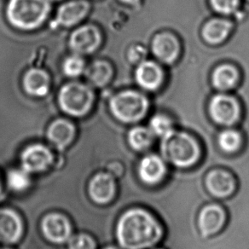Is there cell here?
<instances>
[{"label":"cell","instance_id":"obj_1","mask_svg":"<svg viewBox=\"0 0 249 249\" xmlns=\"http://www.w3.org/2000/svg\"><path fill=\"white\" fill-rule=\"evenodd\" d=\"M162 235L160 225L152 215L143 210H132L124 213L119 222L117 236L126 249L150 248Z\"/></svg>","mask_w":249,"mask_h":249},{"label":"cell","instance_id":"obj_2","mask_svg":"<svg viewBox=\"0 0 249 249\" xmlns=\"http://www.w3.org/2000/svg\"><path fill=\"white\" fill-rule=\"evenodd\" d=\"M50 11L48 0H11L7 17L11 24L25 30L38 28Z\"/></svg>","mask_w":249,"mask_h":249},{"label":"cell","instance_id":"obj_3","mask_svg":"<svg viewBox=\"0 0 249 249\" xmlns=\"http://www.w3.org/2000/svg\"><path fill=\"white\" fill-rule=\"evenodd\" d=\"M161 148L166 159L180 167L193 165L199 156L197 144L191 137L173 131L163 138Z\"/></svg>","mask_w":249,"mask_h":249},{"label":"cell","instance_id":"obj_4","mask_svg":"<svg viewBox=\"0 0 249 249\" xmlns=\"http://www.w3.org/2000/svg\"><path fill=\"white\" fill-rule=\"evenodd\" d=\"M93 94L85 85L70 83L62 87L59 94V104L62 110L73 116H82L89 111Z\"/></svg>","mask_w":249,"mask_h":249},{"label":"cell","instance_id":"obj_5","mask_svg":"<svg viewBox=\"0 0 249 249\" xmlns=\"http://www.w3.org/2000/svg\"><path fill=\"white\" fill-rule=\"evenodd\" d=\"M111 110L115 117L124 122L139 121L144 115L148 107L145 97L137 92L125 91L112 99Z\"/></svg>","mask_w":249,"mask_h":249},{"label":"cell","instance_id":"obj_6","mask_svg":"<svg viewBox=\"0 0 249 249\" xmlns=\"http://www.w3.org/2000/svg\"><path fill=\"white\" fill-rule=\"evenodd\" d=\"M99 32L93 26H84L73 32L70 37V46L77 54L94 52L100 44Z\"/></svg>","mask_w":249,"mask_h":249},{"label":"cell","instance_id":"obj_7","mask_svg":"<svg viewBox=\"0 0 249 249\" xmlns=\"http://www.w3.org/2000/svg\"><path fill=\"white\" fill-rule=\"evenodd\" d=\"M212 116L221 124H230L237 118L238 107L235 101L227 96H217L210 105Z\"/></svg>","mask_w":249,"mask_h":249},{"label":"cell","instance_id":"obj_8","mask_svg":"<svg viewBox=\"0 0 249 249\" xmlns=\"http://www.w3.org/2000/svg\"><path fill=\"white\" fill-rule=\"evenodd\" d=\"M21 160L25 171L40 172L51 164L52 156L44 146L33 145L23 152Z\"/></svg>","mask_w":249,"mask_h":249},{"label":"cell","instance_id":"obj_9","mask_svg":"<svg viewBox=\"0 0 249 249\" xmlns=\"http://www.w3.org/2000/svg\"><path fill=\"white\" fill-rule=\"evenodd\" d=\"M225 222V213L222 208L216 205L207 206L199 215L198 225L202 235L205 236L218 232Z\"/></svg>","mask_w":249,"mask_h":249},{"label":"cell","instance_id":"obj_10","mask_svg":"<svg viewBox=\"0 0 249 249\" xmlns=\"http://www.w3.org/2000/svg\"><path fill=\"white\" fill-rule=\"evenodd\" d=\"M43 231L47 238L55 242H63L70 237V223L59 214H51L43 221Z\"/></svg>","mask_w":249,"mask_h":249},{"label":"cell","instance_id":"obj_11","mask_svg":"<svg viewBox=\"0 0 249 249\" xmlns=\"http://www.w3.org/2000/svg\"><path fill=\"white\" fill-rule=\"evenodd\" d=\"M207 185L212 194L218 197H225L235 190V181L227 172L216 170L208 174Z\"/></svg>","mask_w":249,"mask_h":249},{"label":"cell","instance_id":"obj_12","mask_svg":"<svg viewBox=\"0 0 249 249\" xmlns=\"http://www.w3.org/2000/svg\"><path fill=\"white\" fill-rule=\"evenodd\" d=\"M22 231L20 218L14 212L0 210V240L6 242L18 241Z\"/></svg>","mask_w":249,"mask_h":249},{"label":"cell","instance_id":"obj_13","mask_svg":"<svg viewBox=\"0 0 249 249\" xmlns=\"http://www.w3.org/2000/svg\"><path fill=\"white\" fill-rule=\"evenodd\" d=\"M166 173V166L162 160L156 156L145 157L139 166L141 179L149 184H155L162 179Z\"/></svg>","mask_w":249,"mask_h":249},{"label":"cell","instance_id":"obj_14","mask_svg":"<svg viewBox=\"0 0 249 249\" xmlns=\"http://www.w3.org/2000/svg\"><path fill=\"white\" fill-rule=\"evenodd\" d=\"M88 4L84 1H74L63 4L58 10L56 21L59 24L70 27L77 22L87 15Z\"/></svg>","mask_w":249,"mask_h":249},{"label":"cell","instance_id":"obj_15","mask_svg":"<svg viewBox=\"0 0 249 249\" xmlns=\"http://www.w3.org/2000/svg\"><path fill=\"white\" fill-rule=\"evenodd\" d=\"M90 193L94 201L106 203L113 197L114 183L109 175L99 174L94 178L90 185Z\"/></svg>","mask_w":249,"mask_h":249},{"label":"cell","instance_id":"obj_16","mask_svg":"<svg viewBox=\"0 0 249 249\" xmlns=\"http://www.w3.org/2000/svg\"><path fill=\"white\" fill-rule=\"evenodd\" d=\"M23 85L28 93L43 97L48 92L50 80L48 75L43 70L35 69L26 73Z\"/></svg>","mask_w":249,"mask_h":249},{"label":"cell","instance_id":"obj_17","mask_svg":"<svg viewBox=\"0 0 249 249\" xmlns=\"http://www.w3.org/2000/svg\"><path fill=\"white\" fill-rule=\"evenodd\" d=\"M74 128L73 124L64 120L53 122L48 131V138L60 149H63L70 143L73 138Z\"/></svg>","mask_w":249,"mask_h":249},{"label":"cell","instance_id":"obj_18","mask_svg":"<svg viewBox=\"0 0 249 249\" xmlns=\"http://www.w3.org/2000/svg\"><path fill=\"white\" fill-rule=\"evenodd\" d=\"M161 72L154 62H142L136 72V78L140 86L146 89H155L161 81Z\"/></svg>","mask_w":249,"mask_h":249},{"label":"cell","instance_id":"obj_19","mask_svg":"<svg viewBox=\"0 0 249 249\" xmlns=\"http://www.w3.org/2000/svg\"><path fill=\"white\" fill-rule=\"evenodd\" d=\"M153 52L164 62H172L178 53L176 40L171 35H158L153 42Z\"/></svg>","mask_w":249,"mask_h":249},{"label":"cell","instance_id":"obj_20","mask_svg":"<svg viewBox=\"0 0 249 249\" xmlns=\"http://www.w3.org/2000/svg\"><path fill=\"white\" fill-rule=\"evenodd\" d=\"M110 67L107 62L97 61L92 63L87 70V76L90 83L95 87H103L111 76Z\"/></svg>","mask_w":249,"mask_h":249},{"label":"cell","instance_id":"obj_21","mask_svg":"<svg viewBox=\"0 0 249 249\" xmlns=\"http://www.w3.org/2000/svg\"><path fill=\"white\" fill-rule=\"evenodd\" d=\"M230 29L231 24L228 21L213 20L206 25L203 30V35L208 41L217 43L221 41L226 37Z\"/></svg>","mask_w":249,"mask_h":249},{"label":"cell","instance_id":"obj_22","mask_svg":"<svg viewBox=\"0 0 249 249\" xmlns=\"http://www.w3.org/2000/svg\"><path fill=\"white\" fill-rule=\"evenodd\" d=\"M236 76V72L231 67H220L213 74V83L219 89H228L235 83Z\"/></svg>","mask_w":249,"mask_h":249},{"label":"cell","instance_id":"obj_23","mask_svg":"<svg viewBox=\"0 0 249 249\" xmlns=\"http://www.w3.org/2000/svg\"><path fill=\"white\" fill-rule=\"evenodd\" d=\"M129 142L138 150L146 149L152 142V133L143 127H136L129 133Z\"/></svg>","mask_w":249,"mask_h":249},{"label":"cell","instance_id":"obj_24","mask_svg":"<svg viewBox=\"0 0 249 249\" xmlns=\"http://www.w3.org/2000/svg\"><path fill=\"white\" fill-rule=\"evenodd\" d=\"M8 182L12 190L16 191H24L29 185V178L27 171H11L8 176Z\"/></svg>","mask_w":249,"mask_h":249},{"label":"cell","instance_id":"obj_25","mask_svg":"<svg viewBox=\"0 0 249 249\" xmlns=\"http://www.w3.org/2000/svg\"><path fill=\"white\" fill-rule=\"evenodd\" d=\"M85 69V62L83 59L79 55H72L66 59L63 64L64 73L68 76L77 77L81 74Z\"/></svg>","mask_w":249,"mask_h":249},{"label":"cell","instance_id":"obj_26","mask_svg":"<svg viewBox=\"0 0 249 249\" xmlns=\"http://www.w3.org/2000/svg\"><path fill=\"white\" fill-rule=\"evenodd\" d=\"M240 136L237 132L234 131H226L221 133V135L219 136L218 139V142L219 145L221 146L223 149H225V151H234L238 148L240 144Z\"/></svg>","mask_w":249,"mask_h":249},{"label":"cell","instance_id":"obj_27","mask_svg":"<svg viewBox=\"0 0 249 249\" xmlns=\"http://www.w3.org/2000/svg\"><path fill=\"white\" fill-rule=\"evenodd\" d=\"M151 129L156 135L164 138L165 136L173 132L169 120L162 115H156L150 122Z\"/></svg>","mask_w":249,"mask_h":249},{"label":"cell","instance_id":"obj_28","mask_svg":"<svg viewBox=\"0 0 249 249\" xmlns=\"http://www.w3.org/2000/svg\"><path fill=\"white\" fill-rule=\"evenodd\" d=\"M94 242L86 235H79L70 240V249H94Z\"/></svg>","mask_w":249,"mask_h":249},{"label":"cell","instance_id":"obj_29","mask_svg":"<svg viewBox=\"0 0 249 249\" xmlns=\"http://www.w3.org/2000/svg\"><path fill=\"white\" fill-rule=\"evenodd\" d=\"M215 10L228 14L235 11L237 5V0H211Z\"/></svg>","mask_w":249,"mask_h":249},{"label":"cell","instance_id":"obj_30","mask_svg":"<svg viewBox=\"0 0 249 249\" xmlns=\"http://www.w3.org/2000/svg\"><path fill=\"white\" fill-rule=\"evenodd\" d=\"M121 1L125 2V3H129V4H134L136 2H138L139 0H121Z\"/></svg>","mask_w":249,"mask_h":249},{"label":"cell","instance_id":"obj_31","mask_svg":"<svg viewBox=\"0 0 249 249\" xmlns=\"http://www.w3.org/2000/svg\"><path fill=\"white\" fill-rule=\"evenodd\" d=\"M114 249V248H107V249Z\"/></svg>","mask_w":249,"mask_h":249}]
</instances>
